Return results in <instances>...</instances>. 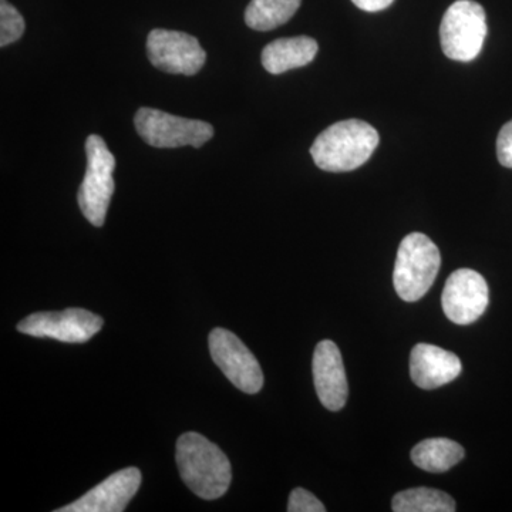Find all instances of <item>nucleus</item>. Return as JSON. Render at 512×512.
<instances>
[{
    "label": "nucleus",
    "mask_w": 512,
    "mask_h": 512,
    "mask_svg": "<svg viewBox=\"0 0 512 512\" xmlns=\"http://www.w3.org/2000/svg\"><path fill=\"white\" fill-rule=\"evenodd\" d=\"M313 380L323 407L339 412L348 400L349 386L342 353L332 340H322L313 353Z\"/></svg>",
    "instance_id": "12"
},
{
    "label": "nucleus",
    "mask_w": 512,
    "mask_h": 512,
    "mask_svg": "<svg viewBox=\"0 0 512 512\" xmlns=\"http://www.w3.org/2000/svg\"><path fill=\"white\" fill-rule=\"evenodd\" d=\"M394 512H454L456 503L451 495L434 488H410L393 497Z\"/></svg>",
    "instance_id": "17"
},
{
    "label": "nucleus",
    "mask_w": 512,
    "mask_h": 512,
    "mask_svg": "<svg viewBox=\"0 0 512 512\" xmlns=\"http://www.w3.org/2000/svg\"><path fill=\"white\" fill-rule=\"evenodd\" d=\"M497 157L501 165L512 168V120L504 124L498 134Z\"/></svg>",
    "instance_id": "20"
},
{
    "label": "nucleus",
    "mask_w": 512,
    "mask_h": 512,
    "mask_svg": "<svg viewBox=\"0 0 512 512\" xmlns=\"http://www.w3.org/2000/svg\"><path fill=\"white\" fill-rule=\"evenodd\" d=\"M289 512H325L326 507L305 488H295L289 495Z\"/></svg>",
    "instance_id": "19"
},
{
    "label": "nucleus",
    "mask_w": 512,
    "mask_h": 512,
    "mask_svg": "<svg viewBox=\"0 0 512 512\" xmlns=\"http://www.w3.org/2000/svg\"><path fill=\"white\" fill-rule=\"evenodd\" d=\"M490 301L484 276L473 269H458L448 276L441 296V306L456 325H471L480 319Z\"/></svg>",
    "instance_id": "10"
},
{
    "label": "nucleus",
    "mask_w": 512,
    "mask_h": 512,
    "mask_svg": "<svg viewBox=\"0 0 512 512\" xmlns=\"http://www.w3.org/2000/svg\"><path fill=\"white\" fill-rule=\"evenodd\" d=\"M379 133L366 121H339L319 134L311 147V156L320 170L346 173L372 157L379 146Z\"/></svg>",
    "instance_id": "2"
},
{
    "label": "nucleus",
    "mask_w": 512,
    "mask_h": 512,
    "mask_svg": "<svg viewBox=\"0 0 512 512\" xmlns=\"http://www.w3.org/2000/svg\"><path fill=\"white\" fill-rule=\"evenodd\" d=\"M463 365L457 355L439 346L419 343L410 355V376L420 389L433 390L461 375Z\"/></svg>",
    "instance_id": "13"
},
{
    "label": "nucleus",
    "mask_w": 512,
    "mask_h": 512,
    "mask_svg": "<svg viewBox=\"0 0 512 512\" xmlns=\"http://www.w3.org/2000/svg\"><path fill=\"white\" fill-rule=\"evenodd\" d=\"M302 0H251L245 10V23L258 32L285 25L301 8Z\"/></svg>",
    "instance_id": "16"
},
{
    "label": "nucleus",
    "mask_w": 512,
    "mask_h": 512,
    "mask_svg": "<svg viewBox=\"0 0 512 512\" xmlns=\"http://www.w3.org/2000/svg\"><path fill=\"white\" fill-rule=\"evenodd\" d=\"M318 43L308 36L274 40L262 52V66L271 74H282L312 63L318 55Z\"/></svg>",
    "instance_id": "14"
},
{
    "label": "nucleus",
    "mask_w": 512,
    "mask_h": 512,
    "mask_svg": "<svg viewBox=\"0 0 512 512\" xmlns=\"http://www.w3.org/2000/svg\"><path fill=\"white\" fill-rule=\"evenodd\" d=\"M103 328V319L86 309L63 312H37L22 320L20 333L33 338L56 339L64 343H86Z\"/></svg>",
    "instance_id": "9"
},
{
    "label": "nucleus",
    "mask_w": 512,
    "mask_h": 512,
    "mask_svg": "<svg viewBox=\"0 0 512 512\" xmlns=\"http://www.w3.org/2000/svg\"><path fill=\"white\" fill-rule=\"evenodd\" d=\"M26 23L18 10L9 2H0V46L5 47L18 42L25 33Z\"/></svg>",
    "instance_id": "18"
},
{
    "label": "nucleus",
    "mask_w": 512,
    "mask_h": 512,
    "mask_svg": "<svg viewBox=\"0 0 512 512\" xmlns=\"http://www.w3.org/2000/svg\"><path fill=\"white\" fill-rule=\"evenodd\" d=\"M86 154L87 170L77 192V202L90 224L103 227L116 188L113 180L116 158L97 134L87 138Z\"/></svg>",
    "instance_id": "4"
},
{
    "label": "nucleus",
    "mask_w": 512,
    "mask_h": 512,
    "mask_svg": "<svg viewBox=\"0 0 512 512\" xmlns=\"http://www.w3.org/2000/svg\"><path fill=\"white\" fill-rule=\"evenodd\" d=\"M210 353L229 382L241 392L258 393L264 386V373L254 353L227 329L215 328L208 338Z\"/></svg>",
    "instance_id": "7"
},
{
    "label": "nucleus",
    "mask_w": 512,
    "mask_h": 512,
    "mask_svg": "<svg viewBox=\"0 0 512 512\" xmlns=\"http://www.w3.org/2000/svg\"><path fill=\"white\" fill-rule=\"evenodd\" d=\"M184 484L204 500H217L227 493L232 480L228 457L220 447L198 433H185L175 451Z\"/></svg>",
    "instance_id": "1"
},
{
    "label": "nucleus",
    "mask_w": 512,
    "mask_h": 512,
    "mask_svg": "<svg viewBox=\"0 0 512 512\" xmlns=\"http://www.w3.org/2000/svg\"><path fill=\"white\" fill-rule=\"evenodd\" d=\"M352 2L365 12H380V10L389 8L394 0H352Z\"/></svg>",
    "instance_id": "21"
},
{
    "label": "nucleus",
    "mask_w": 512,
    "mask_h": 512,
    "mask_svg": "<svg viewBox=\"0 0 512 512\" xmlns=\"http://www.w3.org/2000/svg\"><path fill=\"white\" fill-rule=\"evenodd\" d=\"M141 485V473L136 467L124 468L74 503L56 512H121L126 510Z\"/></svg>",
    "instance_id": "11"
},
{
    "label": "nucleus",
    "mask_w": 512,
    "mask_h": 512,
    "mask_svg": "<svg viewBox=\"0 0 512 512\" xmlns=\"http://www.w3.org/2000/svg\"><path fill=\"white\" fill-rule=\"evenodd\" d=\"M134 126L144 143L156 148H200L214 137V127L210 123L184 119L148 107L137 111Z\"/></svg>",
    "instance_id": "6"
},
{
    "label": "nucleus",
    "mask_w": 512,
    "mask_h": 512,
    "mask_svg": "<svg viewBox=\"0 0 512 512\" xmlns=\"http://www.w3.org/2000/svg\"><path fill=\"white\" fill-rule=\"evenodd\" d=\"M464 458V448L457 441L427 439L412 450V461L427 473H446Z\"/></svg>",
    "instance_id": "15"
},
{
    "label": "nucleus",
    "mask_w": 512,
    "mask_h": 512,
    "mask_svg": "<svg viewBox=\"0 0 512 512\" xmlns=\"http://www.w3.org/2000/svg\"><path fill=\"white\" fill-rule=\"evenodd\" d=\"M441 266L439 248L427 235H407L397 251L393 285L397 295L406 302H417L429 292Z\"/></svg>",
    "instance_id": "3"
},
{
    "label": "nucleus",
    "mask_w": 512,
    "mask_h": 512,
    "mask_svg": "<svg viewBox=\"0 0 512 512\" xmlns=\"http://www.w3.org/2000/svg\"><path fill=\"white\" fill-rule=\"evenodd\" d=\"M487 32L483 6L474 0H457L441 20V49L448 59L471 62L483 50Z\"/></svg>",
    "instance_id": "5"
},
{
    "label": "nucleus",
    "mask_w": 512,
    "mask_h": 512,
    "mask_svg": "<svg viewBox=\"0 0 512 512\" xmlns=\"http://www.w3.org/2000/svg\"><path fill=\"white\" fill-rule=\"evenodd\" d=\"M147 55L161 72L194 76L207 62V53L194 36L175 30L154 29L147 37Z\"/></svg>",
    "instance_id": "8"
}]
</instances>
